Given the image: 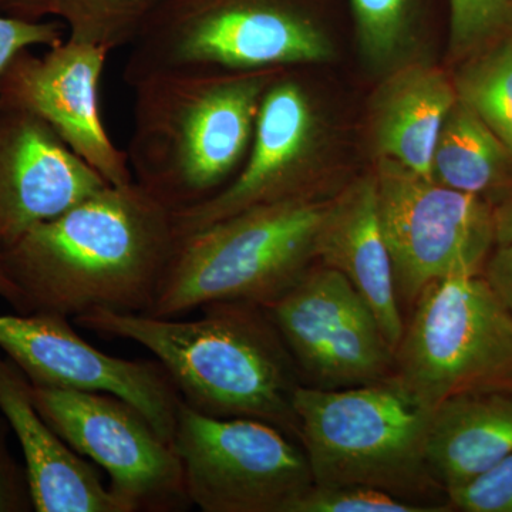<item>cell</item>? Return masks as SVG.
I'll use <instances>...</instances> for the list:
<instances>
[{
  "mask_svg": "<svg viewBox=\"0 0 512 512\" xmlns=\"http://www.w3.org/2000/svg\"><path fill=\"white\" fill-rule=\"evenodd\" d=\"M0 15L43 20L47 16L46 0H0Z\"/></svg>",
  "mask_w": 512,
  "mask_h": 512,
  "instance_id": "f546056e",
  "label": "cell"
},
{
  "mask_svg": "<svg viewBox=\"0 0 512 512\" xmlns=\"http://www.w3.org/2000/svg\"><path fill=\"white\" fill-rule=\"evenodd\" d=\"M318 259L349 279L396 350L404 320L380 222L375 174L359 178L333 197L320 229Z\"/></svg>",
  "mask_w": 512,
  "mask_h": 512,
  "instance_id": "e0dca14e",
  "label": "cell"
},
{
  "mask_svg": "<svg viewBox=\"0 0 512 512\" xmlns=\"http://www.w3.org/2000/svg\"><path fill=\"white\" fill-rule=\"evenodd\" d=\"M109 55L69 37L43 55L23 50L0 76V107L45 121L107 184L127 185L134 183L127 153L111 140L100 109Z\"/></svg>",
  "mask_w": 512,
  "mask_h": 512,
  "instance_id": "4fadbf2b",
  "label": "cell"
},
{
  "mask_svg": "<svg viewBox=\"0 0 512 512\" xmlns=\"http://www.w3.org/2000/svg\"><path fill=\"white\" fill-rule=\"evenodd\" d=\"M394 376L430 410L457 394L512 389V313L483 275L423 289L394 350Z\"/></svg>",
  "mask_w": 512,
  "mask_h": 512,
  "instance_id": "52a82bcc",
  "label": "cell"
},
{
  "mask_svg": "<svg viewBox=\"0 0 512 512\" xmlns=\"http://www.w3.org/2000/svg\"><path fill=\"white\" fill-rule=\"evenodd\" d=\"M457 99L453 76L433 64H406L390 74L376 94L370 116L377 158L431 180L434 147Z\"/></svg>",
  "mask_w": 512,
  "mask_h": 512,
  "instance_id": "ac0fdd59",
  "label": "cell"
},
{
  "mask_svg": "<svg viewBox=\"0 0 512 512\" xmlns=\"http://www.w3.org/2000/svg\"><path fill=\"white\" fill-rule=\"evenodd\" d=\"M289 512H444L367 487L312 485Z\"/></svg>",
  "mask_w": 512,
  "mask_h": 512,
  "instance_id": "d4e9b609",
  "label": "cell"
},
{
  "mask_svg": "<svg viewBox=\"0 0 512 512\" xmlns=\"http://www.w3.org/2000/svg\"><path fill=\"white\" fill-rule=\"evenodd\" d=\"M431 180L497 208L512 195V151L457 99L434 147Z\"/></svg>",
  "mask_w": 512,
  "mask_h": 512,
  "instance_id": "ffe728a7",
  "label": "cell"
},
{
  "mask_svg": "<svg viewBox=\"0 0 512 512\" xmlns=\"http://www.w3.org/2000/svg\"><path fill=\"white\" fill-rule=\"evenodd\" d=\"M451 510L512 512V453L483 474L447 493Z\"/></svg>",
  "mask_w": 512,
  "mask_h": 512,
  "instance_id": "484cf974",
  "label": "cell"
},
{
  "mask_svg": "<svg viewBox=\"0 0 512 512\" xmlns=\"http://www.w3.org/2000/svg\"><path fill=\"white\" fill-rule=\"evenodd\" d=\"M332 200L271 202L183 235L147 315L178 318L217 301L271 305L318 259Z\"/></svg>",
  "mask_w": 512,
  "mask_h": 512,
  "instance_id": "5b68a950",
  "label": "cell"
},
{
  "mask_svg": "<svg viewBox=\"0 0 512 512\" xmlns=\"http://www.w3.org/2000/svg\"><path fill=\"white\" fill-rule=\"evenodd\" d=\"M9 429L8 421L0 417V512L35 511L26 468L10 453Z\"/></svg>",
  "mask_w": 512,
  "mask_h": 512,
  "instance_id": "83f0119b",
  "label": "cell"
},
{
  "mask_svg": "<svg viewBox=\"0 0 512 512\" xmlns=\"http://www.w3.org/2000/svg\"><path fill=\"white\" fill-rule=\"evenodd\" d=\"M106 185L45 121L0 107V251Z\"/></svg>",
  "mask_w": 512,
  "mask_h": 512,
  "instance_id": "9a60e30c",
  "label": "cell"
},
{
  "mask_svg": "<svg viewBox=\"0 0 512 512\" xmlns=\"http://www.w3.org/2000/svg\"><path fill=\"white\" fill-rule=\"evenodd\" d=\"M495 234L497 245L512 244V195L495 208Z\"/></svg>",
  "mask_w": 512,
  "mask_h": 512,
  "instance_id": "4dcf8cb0",
  "label": "cell"
},
{
  "mask_svg": "<svg viewBox=\"0 0 512 512\" xmlns=\"http://www.w3.org/2000/svg\"><path fill=\"white\" fill-rule=\"evenodd\" d=\"M0 298L5 299L6 302L13 306L15 311H18L20 302L18 289L10 282L8 276H6L2 265H0Z\"/></svg>",
  "mask_w": 512,
  "mask_h": 512,
  "instance_id": "1f68e13d",
  "label": "cell"
},
{
  "mask_svg": "<svg viewBox=\"0 0 512 512\" xmlns=\"http://www.w3.org/2000/svg\"><path fill=\"white\" fill-rule=\"evenodd\" d=\"M0 350L33 386L109 393L126 400L173 444L183 400L157 360L107 355L80 338L69 318L49 312L0 315Z\"/></svg>",
  "mask_w": 512,
  "mask_h": 512,
  "instance_id": "7c38bea8",
  "label": "cell"
},
{
  "mask_svg": "<svg viewBox=\"0 0 512 512\" xmlns=\"http://www.w3.org/2000/svg\"><path fill=\"white\" fill-rule=\"evenodd\" d=\"M200 309L194 320L93 311L73 322L143 346L197 412L265 421L298 440L293 399L302 380L265 306L217 301Z\"/></svg>",
  "mask_w": 512,
  "mask_h": 512,
  "instance_id": "7a4b0ae2",
  "label": "cell"
},
{
  "mask_svg": "<svg viewBox=\"0 0 512 512\" xmlns=\"http://www.w3.org/2000/svg\"><path fill=\"white\" fill-rule=\"evenodd\" d=\"M332 45L293 0H164L131 43L123 80L175 70L285 69L328 62Z\"/></svg>",
  "mask_w": 512,
  "mask_h": 512,
  "instance_id": "8992f818",
  "label": "cell"
},
{
  "mask_svg": "<svg viewBox=\"0 0 512 512\" xmlns=\"http://www.w3.org/2000/svg\"><path fill=\"white\" fill-rule=\"evenodd\" d=\"M293 409L313 485L375 488L410 503L453 511L427 466L431 410L394 373L348 389L301 384Z\"/></svg>",
  "mask_w": 512,
  "mask_h": 512,
  "instance_id": "277c9868",
  "label": "cell"
},
{
  "mask_svg": "<svg viewBox=\"0 0 512 512\" xmlns=\"http://www.w3.org/2000/svg\"><path fill=\"white\" fill-rule=\"evenodd\" d=\"M276 70H175L134 83V183L174 214L220 194L247 160Z\"/></svg>",
  "mask_w": 512,
  "mask_h": 512,
  "instance_id": "3957f363",
  "label": "cell"
},
{
  "mask_svg": "<svg viewBox=\"0 0 512 512\" xmlns=\"http://www.w3.org/2000/svg\"><path fill=\"white\" fill-rule=\"evenodd\" d=\"M508 39H512V0H450V62L458 66Z\"/></svg>",
  "mask_w": 512,
  "mask_h": 512,
  "instance_id": "cb8c5ba5",
  "label": "cell"
},
{
  "mask_svg": "<svg viewBox=\"0 0 512 512\" xmlns=\"http://www.w3.org/2000/svg\"><path fill=\"white\" fill-rule=\"evenodd\" d=\"M453 82L458 100L512 151V39L458 64Z\"/></svg>",
  "mask_w": 512,
  "mask_h": 512,
  "instance_id": "7402d4cb",
  "label": "cell"
},
{
  "mask_svg": "<svg viewBox=\"0 0 512 512\" xmlns=\"http://www.w3.org/2000/svg\"><path fill=\"white\" fill-rule=\"evenodd\" d=\"M67 37L60 20H26L0 15V76L13 57L32 47L59 45Z\"/></svg>",
  "mask_w": 512,
  "mask_h": 512,
  "instance_id": "4316f807",
  "label": "cell"
},
{
  "mask_svg": "<svg viewBox=\"0 0 512 512\" xmlns=\"http://www.w3.org/2000/svg\"><path fill=\"white\" fill-rule=\"evenodd\" d=\"M173 447L188 500L204 512H289L313 485L302 444L254 419L178 409Z\"/></svg>",
  "mask_w": 512,
  "mask_h": 512,
  "instance_id": "ba28073f",
  "label": "cell"
},
{
  "mask_svg": "<svg viewBox=\"0 0 512 512\" xmlns=\"http://www.w3.org/2000/svg\"><path fill=\"white\" fill-rule=\"evenodd\" d=\"M32 397L56 433L106 471L110 490L128 512L170 511L190 503L173 444L126 400L33 384Z\"/></svg>",
  "mask_w": 512,
  "mask_h": 512,
  "instance_id": "30bf717a",
  "label": "cell"
},
{
  "mask_svg": "<svg viewBox=\"0 0 512 512\" xmlns=\"http://www.w3.org/2000/svg\"><path fill=\"white\" fill-rule=\"evenodd\" d=\"M373 174L400 308L433 282L483 274L497 247L493 205L386 158Z\"/></svg>",
  "mask_w": 512,
  "mask_h": 512,
  "instance_id": "9c48e42d",
  "label": "cell"
},
{
  "mask_svg": "<svg viewBox=\"0 0 512 512\" xmlns=\"http://www.w3.org/2000/svg\"><path fill=\"white\" fill-rule=\"evenodd\" d=\"M164 0H46L67 37L114 52L131 46Z\"/></svg>",
  "mask_w": 512,
  "mask_h": 512,
  "instance_id": "44dd1931",
  "label": "cell"
},
{
  "mask_svg": "<svg viewBox=\"0 0 512 512\" xmlns=\"http://www.w3.org/2000/svg\"><path fill=\"white\" fill-rule=\"evenodd\" d=\"M0 412L18 437L37 512H128L92 464L47 423L32 383L0 350Z\"/></svg>",
  "mask_w": 512,
  "mask_h": 512,
  "instance_id": "2e32d148",
  "label": "cell"
},
{
  "mask_svg": "<svg viewBox=\"0 0 512 512\" xmlns=\"http://www.w3.org/2000/svg\"><path fill=\"white\" fill-rule=\"evenodd\" d=\"M278 70L259 104L241 171L211 200L174 214L180 237L249 208L312 195L305 181L318 134L315 107L301 80Z\"/></svg>",
  "mask_w": 512,
  "mask_h": 512,
  "instance_id": "5bb4252c",
  "label": "cell"
},
{
  "mask_svg": "<svg viewBox=\"0 0 512 512\" xmlns=\"http://www.w3.org/2000/svg\"><path fill=\"white\" fill-rule=\"evenodd\" d=\"M357 42L367 66L386 69L409 35L414 0H350Z\"/></svg>",
  "mask_w": 512,
  "mask_h": 512,
  "instance_id": "603a6c76",
  "label": "cell"
},
{
  "mask_svg": "<svg viewBox=\"0 0 512 512\" xmlns=\"http://www.w3.org/2000/svg\"><path fill=\"white\" fill-rule=\"evenodd\" d=\"M481 275L512 313V244L497 245Z\"/></svg>",
  "mask_w": 512,
  "mask_h": 512,
  "instance_id": "f1b7e54d",
  "label": "cell"
},
{
  "mask_svg": "<svg viewBox=\"0 0 512 512\" xmlns=\"http://www.w3.org/2000/svg\"><path fill=\"white\" fill-rule=\"evenodd\" d=\"M302 384L323 390L380 382L394 373V350L379 320L345 275L312 266L265 306Z\"/></svg>",
  "mask_w": 512,
  "mask_h": 512,
  "instance_id": "8fae6325",
  "label": "cell"
},
{
  "mask_svg": "<svg viewBox=\"0 0 512 512\" xmlns=\"http://www.w3.org/2000/svg\"><path fill=\"white\" fill-rule=\"evenodd\" d=\"M174 212L140 185H106L0 251L18 313H148L177 248Z\"/></svg>",
  "mask_w": 512,
  "mask_h": 512,
  "instance_id": "6da1fadb",
  "label": "cell"
},
{
  "mask_svg": "<svg viewBox=\"0 0 512 512\" xmlns=\"http://www.w3.org/2000/svg\"><path fill=\"white\" fill-rule=\"evenodd\" d=\"M510 453L512 389L457 394L431 410L427 466L446 495Z\"/></svg>",
  "mask_w": 512,
  "mask_h": 512,
  "instance_id": "d6986e66",
  "label": "cell"
}]
</instances>
